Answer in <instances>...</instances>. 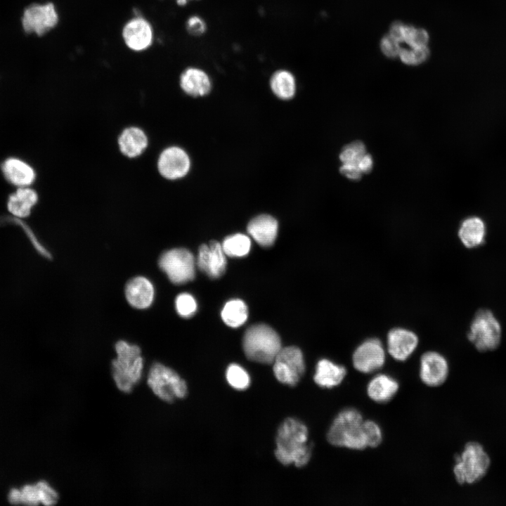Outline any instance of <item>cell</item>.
I'll use <instances>...</instances> for the list:
<instances>
[{
	"instance_id": "cell-37",
	"label": "cell",
	"mask_w": 506,
	"mask_h": 506,
	"mask_svg": "<svg viewBox=\"0 0 506 506\" xmlns=\"http://www.w3.org/2000/svg\"><path fill=\"white\" fill-rule=\"evenodd\" d=\"M186 28L191 34L199 35L204 33L206 27L203 20L198 16L190 17L186 22Z\"/></svg>"
},
{
	"instance_id": "cell-22",
	"label": "cell",
	"mask_w": 506,
	"mask_h": 506,
	"mask_svg": "<svg viewBox=\"0 0 506 506\" xmlns=\"http://www.w3.org/2000/svg\"><path fill=\"white\" fill-rule=\"evenodd\" d=\"M347 374L346 368L330 360L320 359L316 364L314 382L322 388L332 389L339 386Z\"/></svg>"
},
{
	"instance_id": "cell-17",
	"label": "cell",
	"mask_w": 506,
	"mask_h": 506,
	"mask_svg": "<svg viewBox=\"0 0 506 506\" xmlns=\"http://www.w3.org/2000/svg\"><path fill=\"white\" fill-rule=\"evenodd\" d=\"M122 37L125 44L131 50L144 51L153 43V28L147 20L142 17H136L125 24Z\"/></svg>"
},
{
	"instance_id": "cell-27",
	"label": "cell",
	"mask_w": 506,
	"mask_h": 506,
	"mask_svg": "<svg viewBox=\"0 0 506 506\" xmlns=\"http://www.w3.org/2000/svg\"><path fill=\"white\" fill-rule=\"evenodd\" d=\"M389 34L401 44L409 46H425L428 45L429 36L423 28L406 25L402 22H394L390 27Z\"/></svg>"
},
{
	"instance_id": "cell-23",
	"label": "cell",
	"mask_w": 506,
	"mask_h": 506,
	"mask_svg": "<svg viewBox=\"0 0 506 506\" xmlns=\"http://www.w3.org/2000/svg\"><path fill=\"white\" fill-rule=\"evenodd\" d=\"M399 389L398 382L387 374L374 376L367 385V394L373 401L385 403L391 401Z\"/></svg>"
},
{
	"instance_id": "cell-2",
	"label": "cell",
	"mask_w": 506,
	"mask_h": 506,
	"mask_svg": "<svg viewBox=\"0 0 506 506\" xmlns=\"http://www.w3.org/2000/svg\"><path fill=\"white\" fill-rule=\"evenodd\" d=\"M116 358L112 361L111 372L117 388L129 394L141 381L144 369V359L141 348L125 340L115 344Z\"/></svg>"
},
{
	"instance_id": "cell-10",
	"label": "cell",
	"mask_w": 506,
	"mask_h": 506,
	"mask_svg": "<svg viewBox=\"0 0 506 506\" xmlns=\"http://www.w3.org/2000/svg\"><path fill=\"white\" fill-rule=\"evenodd\" d=\"M339 160L342 165L339 171L350 180H359L369 173L373 167V160L366 150L364 143L360 141H353L343 147Z\"/></svg>"
},
{
	"instance_id": "cell-1",
	"label": "cell",
	"mask_w": 506,
	"mask_h": 506,
	"mask_svg": "<svg viewBox=\"0 0 506 506\" xmlns=\"http://www.w3.org/2000/svg\"><path fill=\"white\" fill-rule=\"evenodd\" d=\"M309 432L300 421L288 418L278 430L275 457L284 465L294 463L304 467L310 460L312 445L308 443Z\"/></svg>"
},
{
	"instance_id": "cell-30",
	"label": "cell",
	"mask_w": 506,
	"mask_h": 506,
	"mask_svg": "<svg viewBox=\"0 0 506 506\" xmlns=\"http://www.w3.org/2000/svg\"><path fill=\"white\" fill-rule=\"evenodd\" d=\"M247 317V307L240 299L230 300L221 311L222 320L227 325L232 327H238L243 325Z\"/></svg>"
},
{
	"instance_id": "cell-29",
	"label": "cell",
	"mask_w": 506,
	"mask_h": 506,
	"mask_svg": "<svg viewBox=\"0 0 506 506\" xmlns=\"http://www.w3.org/2000/svg\"><path fill=\"white\" fill-rule=\"evenodd\" d=\"M271 88L278 98L287 100L292 98L296 91V83L293 75L287 70H278L271 77Z\"/></svg>"
},
{
	"instance_id": "cell-33",
	"label": "cell",
	"mask_w": 506,
	"mask_h": 506,
	"mask_svg": "<svg viewBox=\"0 0 506 506\" xmlns=\"http://www.w3.org/2000/svg\"><path fill=\"white\" fill-rule=\"evenodd\" d=\"M226 379L235 389L244 390L250 384V377L247 371L237 364L230 365L226 370Z\"/></svg>"
},
{
	"instance_id": "cell-25",
	"label": "cell",
	"mask_w": 506,
	"mask_h": 506,
	"mask_svg": "<svg viewBox=\"0 0 506 506\" xmlns=\"http://www.w3.org/2000/svg\"><path fill=\"white\" fill-rule=\"evenodd\" d=\"M6 179L18 187H26L33 183L36 178L34 169L18 158H8L2 165Z\"/></svg>"
},
{
	"instance_id": "cell-9",
	"label": "cell",
	"mask_w": 506,
	"mask_h": 506,
	"mask_svg": "<svg viewBox=\"0 0 506 506\" xmlns=\"http://www.w3.org/2000/svg\"><path fill=\"white\" fill-rule=\"evenodd\" d=\"M155 167L162 179L176 182L184 179L190 172L191 160L183 148L170 144L162 148L158 153Z\"/></svg>"
},
{
	"instance_id": "cell-6",
	"label": "cell",
	"mask_w": 506,
	"mask_h": 506,
	"mask_svg": "<svg viewBox=\"0 0 506 506\" xmlns=\"http://www.w3.org/2000/svg\"><path fill=\"white\" fill-rule=\"evenodd\" d=\"M147 384L157 398L167 403L183 398L188 394L186 381L175 370L160 362L150 365Z\"/></svg>"
},
{
	"instance_id": "cell-35",
	"label": "cell",
	"mask_w": 506,
	"mask_h": 506,
	"mask_svg": "<svg viewBox=\"0 0 506 506\" xmlns=\"http://www.w3.org/2000/svg\"><path fill=\"white\" fill-rule=\"evenodd\" d=\"M363 429L368 447L376 448L382 441V432L375 421L363 420Z\"/></svg>"
},
{
	"instance_id": "cell-36",
	"label": "cell",
	"mask_w": 506,
	"mask_h": 506,
	"mask_svg": "<svg viewBox=\"0 0 506 506\" xmlns=\"http://www.w3.org/2000/svg\"><path fill=\"white\" fill-rule=\"evenodd\" d=\"M379 48L384 56L389 58H395L398 57L402 45L388 33L381 39Z\"/></svg>"
},
{
	"instance_id": "cell-16",
	"label": "cell",
	"mask_w": 506,
	"mask_h": 506,
	"mask_svg": "<svg viewBox=\"0 0 506 506\" xmlns=\"http://www.w3.org/2000/svg\"><path fill=\"white\" fill-rule=\"evenodd\" d=\"M198 268L212 278L221 277L226 267V254L217 241L200 245L196 261Z\"/></svg>"
},
{
	"instance_id": "cell-19",
	"label": "cell",
	"mask_w": 506,
	"mask_h": 506,
	"mask_svg": "<svg viewBox=\"0 0 506 506\" xmlns=\"http://www.w3.org/2000/svg\"><path fill=\"white\" fill-rule=\"evenodd\" d=\"M124 294L130 306L137 309H146L153 302L155 288L147 278L136 276L126 283Z\"/></svg>"
},
{
	"instance_id": "cell-32",
	"label": "cell",
	"mask_w": 506,
	"mask_h": 506,
	"mask_svg": "<svg viewBox=\"0 0 506 506\" xmlns=\"http://www.w3.org/2000/svg\"><path fill=\"white\" fill-rule=\"evenodd\" d=\"M430 55L428 46H402L398 58L404 64L416 66L426 62Z\"/></svg>"
},
{
	"instance_id": "cell-13",
	"label": "cell",
	"mask_w": 506,
	"mask_h": 506,
	"mask_svg": "<svg viewBox=\"0 0 506 506\" xmlns=\"http://www.w3.org/2000/svg\"><path fill=\"white\" fill-rule=\"evenodd\" d=\"M117 145L120 154L125 158L138 159L148 150L150 137L142 126L136 124L127 125L118 134Z\"/></svg>"
},
{
	"instance_id": "cell-38",
	"label": "cell",
	"mask_w": 506,
	"mask_h": 506,
	"mask_svg": "<svg viewBox=\"0 0 506 506\" xmlns=\"http://www.w3.org/2000/svg\"><path fill=\"white\" fill-rule=\"evenodd\" d=\"M176 1L179 6H183L187 3L188 0H176Z\"/></svg>"
},
{
	"instance_id": "cell-28",
	"label": "cell",
	"mask_w": 506,
	"mask_h": 506,
	"mask_svg": "<svg viewBox=\"0 0 506 506\" xmlns=\"http://www.w3.org/2000/svg\"><path fill=\"white\" fill-rule=\"evenodd\" d=\"M39 200L37 193L32 188L19 187L15 193L8 198L7 207L8 211L15 216L24 218L28 216L32 209Z\"/></svg>"
},
{
	"instance_id": "cell-26",
	"label": "cell",
	"mask_w": 506,
	"mask_h": 506,
	"mask_svg": "<svg viewBox=\"0 0 506 506\" xmlns=\"http://www.w3.org/2000/svg\"><path fill=\"white\" fill-rule=\"evenodd\" d=\"M486 227L484 220L477 216L465 219L458 229V237L467 248L476 247L484 242Z\"/></svg>"
},
{
	"instance_id": "cell-3",
	"label": "cell",
	"mask_w": 506,
	"mask_h": 506,
	"mask_svg": "<svg viewBox=\"0 0 506 506\" xmlns=\"http://www.w3.org/2000/svg\"><path fill=\"white\" fill-rule=\"evenodd\" d=\"M363 418L354 408L341 410L334 419L327 433L328 442L337 447L363 450L367 443L363 429Z\"/></svg>"
},
{
	"instance_id": "cell-24",
	"label": "cell",
	"mask_w": 506,
	"mask_h": 506,
	"mask_svg": "<svg viewBox=\"0 0 506 506\" xmlns=\"http://www.w3.org/2000/svg\"><path fill=\"white\" fill-rule=\"evenodd\" d=\"M19 491V504L46 505H54L58 500V494L46 481H39L35 485H27Z\"/></svg>"
},
{
	"instance_id": "cell-31",
	"label": "cell",
	"mask_w": 506,
	"mask_h": 506,
	"mask_svg": "<svg viewBox=\"0 0 506 506\" xmlns=\"http://www.w3.org/2000/svg\"><path fill=\"white\" fill-rule=\"evenodd\" d=\"M221 245L226 255L231 257H241L249 253L251 241L246 235L236 233L226 237Z\"/></svg>"
},
{
	"instance_id": "cell-34",
	"label": "cell",
	"mask_w": 506,
	"mask_h": 506,
	"mask_svg": "<svg viewBox=\"0 0 506 506\" xmlns=\"http://www.w3.org/2000/svg\"><path fill=\"white\" fill-rule=\"evenodd\" d=\"M175 308L177 313L181 317L188 318L195 313L197 305L193 295L187 292H183L176 297Z\"/></svg>"
},
{
	"instance_id": "cell-5",
	"label": "cell",
	"mask_w": 506,
	"mask_h": 506,
	"mask_svg": "<svg viewBox=\"0 0 506 506\" xmlns=\"http://www.w3.org/2000/svg\"><path fill=\"white\" fill-rule=\"evenodd\" d=\"M490 465V457L483 446L476 441H469L456 456L453 474L460 484H472L484 478Z\"/></svg>"
},
{
	"instance_id": "cell-18",
	"label": "cell",
	"mask_w": 506,
	"mask_h": 506,
	"mask_svg": "<svg viewBox=\"0 0 506 506\" xmlns=\"http://www.w3.org/2000/svg\"><path fill=\"white\" fill-rule=\"evenodd\" d=\"M417 344V336L409 330L396 327L388 333L387 351L396 361L407 360L416 349Z\"/></svg>"
},
{
	"instance_id": "cell-7",
	"label": "cell",
	"mask_w": 506,
	"mask_h": 506,
	"mask_svg": "<svg viewBox=\"0 0 506 506\" xmlns=\"http://www.w3.org/2000/svg\"><path fill=\"white\" fill-rule=\"evenodd\" d=\"M467 337L479 351L494 350L500 342V325L491 311L480 309L472 320Z\"/></svg>"
},
{
	"instance_id": "cell-4",
	"label": "cell",
	"mask_w": 506,
	"mask_h": 506,
	"mask_svg": "<svg viewBox=\"0 0 506 506\" xmlns=\"http://www.w3.org/2000/svg\"><path fill=\"white\" fill-rule=\"evenodd\" d=\"M242 346L247 358L266 364L273 363L282 349L278 333L265 324L248 327L243 337Z\"/></svg>"
},
{
	"instance_id": "cell-11",
	"label": "cell",
	"mask_w": 506,
	"mask_h": 506,
	"mask_svg": "<svg viewBox=\"0 0 506 506\" xmlns=\"http://www.w3.org/2000/svg\"><path fill=\"white\" fill-rule=\"evenodd\" d=\"M273 364V372L281 383L295 386L305 371V363L301 350L296 346L282 348Z\"/></svg>"
},
{
	"instance_id": "cell-21",
	"label": "cell",
	"mask_w": 506,
	"mask_h": 506,
	"mask_svg": "<svg viewBox=\"0 0 506 506\" xmlns=\"http://www.w3.org/2000/svg\"><path fill=\"white\" fill-rule=\"evenodd\" d=\"M179 86L188 96H204L210 91L212 84L208 75L202 70L188 67L180 75Z\"/></svg>"
},
{
	"instance_id": "cell-12",
	"label": "cell",
	"mask_w": 506,
	"mask_h": 506,
	"mask_svg": "<svg viewBox=\"0 0 506 506\" xmlns=\"http://www.w3.org/2000/svg\"><path fill=\"white\" fill-rule=\"evenodd\" d=\"M386 361V353L381 341L370 338L355 349L352 355V363L356 370L369 374L379 370Z\"/></svg>"
},
{
	"instance_id": "cell-8",
	"label": "cell",
	"mask_w": 506,
	"mask_h": 506,
	"mask_svg": "<svg viewBox=\"0 0 506 506\" xmlns=\"http://www.w3.org/2000/svg\"><path fill=\"white\" fill-rule=\"evenodd\" d=\"M196 261L186 248H173L164 252L158 259L159 268L176 285L191 281L195 276Z\"/></svg>"
},
{
	"instance_id": "cell-15",
	"label": "cell",
	"mask_w": 506,
	"mask_h": 506,
	"mask_svg": "<svg viewBox=\"0 0 506 506\" xmlns=\"http://www.w3.org/2000/svg\"><path fill=\"white\" fill-rule=\"evenodd\" d=\"M449 367L447 360L436 351L422 354L420 363V377L426 385L432 387L443 384L448 378Z\"/></svg>"
},
{
	"instance_id": "cell-20",
	"label": "cell",
	"mask_w": 506,
	"mask_h": 506,
	"mask_svg": "<svg viewBox=\"0 0 506 506\" xmlns=\"http://www.w3.org/2000/svg\"><path fill=\"white\" fill-rule=\"evenodd\" d=\"M278 221L273 216L261 214L252 219L247 225V232L261 247H271L278 233Z\"/></svg>"
},
{
	"instance_id": "cell-14",
	"label": "cell",
	"mask_w": 506,
	"mask_h": 506,
	"mask_svg": "<svg viewBox=\"0 0 506 506\" xmlns=\"http://www.w3.org/2000/svg\"><path fill=\"white\" fill-rule=\"evenodd\" d=\"M58 15L52 3L34 4L24 12L22 25L27 32L42 35L58 23Z\"/></svg>"
}]
</instances>
